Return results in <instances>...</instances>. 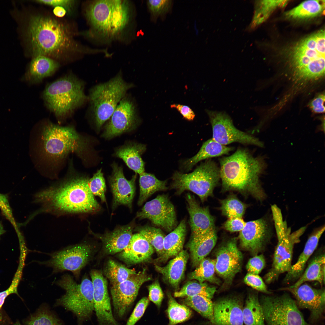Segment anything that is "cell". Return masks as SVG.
<instances>
[{
    "mask_svg": "<svg viewBox=\"0 0 325 325\" xmlns=\"http://www.w3.org/2000/svg\"><path fill=\"white\" fill-rule=\"evenodd\" d=\"M53 12L54 14L57 17H63L67 12L66 10L62 7H56L54 8Z\"/></svg>",
    "mask_w": 325,
    "mask_h": 325,
    "instance_id": "obj_58",
    "label": "cell"
},
{
    "mask_svg": "<svg viewBox=\"0 0 325 325\" xmlns=\"http://www.w3.org/2000/svg\"><path fill=\"white\" fill-rule=\"evenodd\" d=\"M265 265V257L262 254L256 255L250 258L246 265L248 273L258 274L262 271Z\"/></svg>",
    "mask_w": 325,
    "mask_h": 325,
    "instance_id": "obj_53",
    "label": "cell"
},
{
    "mask_svg": "<svg viewBox=\"0 0 325 325\" xmlns=\"http://www.w3.org/2000/svg\"><path fill=\"white\" fill-rule=\"evenodd\" d=\"M146 149L144 144H130L117 149L115 155L122 159L130 169L139 175L144 172V162L141 155Z\"/></svg>",
    "mask_w": 325,
    "mask_h": 325,
    "instance_id": "obj_33",
    "label": "cell"
},
{
    "mask_svg": "<svg viewBox=\"0 0 325 325\" xmlns=\"http://www.w3.org/2000/svg\"><path fill=\"white\" fill-rule=\"evenodd\" d=\"M173 2L170 0H150L147 2L148 10L152 22H156L158 18L163 19L172 10Z\"/></svg>",
    "mask_w": 325,
    "mask_h": 325,
    "instance_id": "obj_46",
    "label": "cell"
},
{
    "mask_svg": "<svg viewBox=\"0 0 325 325\" xmlns=\"http://www.w3.org/2000/svg\"><path fill=\"white\" fill-rule=\"evenodd\" d=\"M189 256L187 252L183 250L166 265L161 266L155 264V268L162 275L165 281L177 289L184 277Z\"/></svg>",
    "mask_w": 325,
    "mask_h": 325,
    "instance_id": "obj_28",
    "label": "cell"
},
{
    "mask_svg": "<svg viewBox=\"0 0 325 325\" xmlns=\"http://www.w3.org/2000/svg\"><path fill=\"white\" fill-rule=\"evenodd\" d=\"M172 188L179 195L189 190L198 195L203 202L213 195L214 188L220 180L219 167L213 160L208 159L192 172L184 174L176 172L172 177Z\"/></svg>",
    "mask_w": 325,
    "mask_h": 325,
    "instance_id": "obj_9",
    "label": "cell"
},
{
    "mask_svg": "<svg viewBox=\"0 0 325 325\" xmlns=\"http://www.w3.org/2000/svg\"><path fill=\"white\" fill-rule=\"evenodd\" d=\"M136 217L149 219L154 225L170 232L177 226L174 206L168 196L162 194L147 202L138 212Z\"/></svg>",
    "mask_w": 325,
    "mask_h": 325,
    "instance_id": "obj_16",
    "label": "cell"
},
{
    "mask_svg": "<svg viewBox=\"0 0 325 325\" xmlns=\"http://www.w3.org/2000/svg\"><path fill=\"white\" fill-rule=\"evenodd\" d=\"M243 323L245 325H265L264 314L255 293L250 294L243 310Z\"/></svg>",
    "mask_w": 325,
    "mask_h": 325,
    "instance_id": "obj_36",
    "label": "cell"
},
{
    "mask_svg": "<svg viewBox=\"0 0 325 325\" xmlns=\"http://www.w3.org/2000/svg\"><path fill=\"white\" fill-rule=\"evenodd\" d=\"M278 240L273 257L271 267L265 275V282L270 284L277 280L281 274L287 272L292 266L293 249L295 244L300 241V238L306 229L302 227L291 234L283 218L278 216L274 219Z\"/></svg>",
    "mask_w": 325,
    "mask_h": 325,
    "instance_id": "obj_11",
    "label": "cell"
},
{
    "mask_svg": "<svg viewBox=\"0 0 325 325\" xmlns=\"http://www.w3.org/2000/svg\"><path fill=\"white\" fill-rule=\"evenodd\" d=\"M60 65L57 61L47 56L34 57L25 75L26 79L31 84L40 83L45 78L54 74Z\"/></svg>",
    "mask_w": 325,
    "mask_h": 325,
    "instance_id": "obj_29",
    "label": "cell"
},
{
    "mask_svg": "<svg viewBox=\"0 0 325 325\" xmlns=\"http://www.w3.org/2000/svg\"><path fill=\"white\" fill-rule=\"evenodd\" d=\"M244 281L247 285L252 288L268 294H270L264 281L258 274L248 273L245 276Z\"/></svg>",
    "mask_w": 325,
    "mask_h": 325,
    "instance_id": "obj_51",
    "label": "cell"
},
{
    "mask_svg": "<svg viewBox=\"0 0 325 325\" xmlns=\"http://www.w3.org/2000/svg\"><path fill=\"white\" fill-rule=\"evenodd\" d=\"M94 251L93 245L83 242L55 252L48 260L40 263L52 268L54 273L70 271L77 279L81 269L91 259Z\"/></svg>",
    "mask_w": 325,
    "mask_h": 325,
    "instance_id": "obj_13",
    "label": "cell"
},
{
    "mask_svg": "<svg viewBox=\"0 0 325 325\" xmlns=\"http://www.w3.org/2000/svg\"><path fill=\"white\" fill-rule=\"evenodd\" d=\"M325 1L307 0L287 11L285 17L289 19L301 20L313 18L324 13Z\"/></svg>",
    "mask_w": 325,
    "mask_h": 325,
    "instance_id": "obj_35",
    "label": "cell"
},
{
    "mask_svg": "<svg viewBox=\"0 0 325 325\" xmlns=\"http://www.w3.org/2000/svg\"><path fill=\"white\" fill-rule=\"evenodd\" d=\"M84 14L90 26L86 35L106 42L122 39L133 15L127 0L91 1L86 6Z\"/></svg>",
    "mask_w": 325,
    "mask_h": 325,
    "instance_id": "obj_4",
    "label": "cell"
},
{
    "mask_svg": "<svg viewBox=\"0 0 325 325\" xmlns=\"http://www.w3.org/2000/svg\"><path fill=\"white\" fill-rule=\"evenodd\" d=\"M139 175L140 194L138 202L139 206L155 192L168 189L166 180H159L153 175L145 172Z\"/></svg>",
    "mask_w": 325,
    "mask_h": 325,
    "instance_id": "obj_37",
    "label": "cell"
},
{
    "mask_svg": "<svg viewBox=\"0 0 325 325\" xmlns=\"http://www.w3.org/2000/svg\"><path fill=\"white\" fill-rule=\"evenodd\" d=\"M215 260L205 258L197 267L196 269L188 275L189 279L195 280L200 283L207 281L218 283V281L215 275Z\"/></svg>",
    "mask_w": 325,
    "mask_h": 325,
    "instance_id": "obj_44",
    "label": "cell"
},
{
    "mask_svg": "<svg viewBox=\"0 0 325 325\" xmlns=\"http://www.w3.org/2000/svg\"><path fill=\"white\" fill-rule=\"evenodd\" d=\"M135 229L147 239L159 257L162 255L163 253V240L165 236L161 229L146 225L137 227Z\"/></svg>",
    "mask_w": 325,
    "mask_h": 325,
    "instance_id": "obj_45",
    "label": "cell"
},
{
    "mask_svg": "<svg viewBox=\"0 0 325 325\" xmlns=\"http://www.w3.org/2000/svg\"><path fill=\"white\" fill-rule=\"evenodd\" d=\"M216 291L215 287L209 286L205 282L191 280L179 290L175 291L174 296L175 297H183L200 295L212 299Z\"/></svg>",
    "mask_w": 325,
    "mask_h": 325,
    "instance_id": "obj_40",
    "label": "cell"
},
{
    "mask_svg": "<svg viewBox=\"0 0 325 325\" xmlns=\"http://www.w3.org/2000/svg\"><path fill=\"white\" fill-rule=\"evenodd\" d=\"M136 273L135 270L111 259L107 261L103 270L104 275L112 286L123 281Z\"/></svg>",
    "mask_w": 325,
    "mask_h": 325,
    "instance_id": "obj_39",
    "label": "cell"
},
{
    "mask_svg": "<svg viewBox=\"0 0 325 325\" xmlns=\"http://www.w3.org/2000/svg\"><path fill=\"white\" fill-rule=\"evenodd\" d=\"M26 323V325H62L55 315L45 309H41L31 315Z\"/></svg>",
    "mask_w": 325,
    "mask_h": 325,
    "instance_id": "obj_47",
    "label": "cell"
},
{
    "mask_svg": "<svg viewBox=\"0 0 325 325\" xmlns=\"http://www.w3.org/2000/svg\"><path fill=\"white\" fill-rule=\"evenodd\" d=\"M271 235L267 221L262 218L246 222L239 236L241 246L256 255L265 248Z\"/></svg>",
    "mask_w": 325,
    "mask_h": 325,
    "instance_id": "obj_20",
    "label": "cell"
},
{
    "mask_svg": "<svg viewBox=\"0 0 325 325\" xmlns=\"http://www.w3.org/2000/svg\"><path fill=\"white\" fill-rule=\"evenodd\" d=\"M90 275L94 288V311L99 325H118L112 312L106 278L97 270H92Z\"/></svg>",
    "mask_w": 325,
    "mask_h": 325,
    "instance_id": "obj_21",
    "label": "cell"
},
{
    "mask_svg": "<svg viewBox=\"0 0 325 325\" xmlns=\"http://www.w3.org/2000/svg\"><path fill=\"white\" fill-rule=\"evenodd\" d=\"M88 184L93 195L99 197L102 202L106 203L105 196L106 186L101 169L98 170L92 178L88 179Z\"/></svg>",
    "mask_w": 325,
    "mask_h": 325,
    "instance_id": "obj_48",
    "label": "cell"
},
{
    "mask_svg": "<svg viewBox=\"0 0 325 325\" xmlns=\"http://www.w3.org/2000/svg\"><path fill=\"white\" fill-rule=\"evenodd\" d=\"M243 306L236 298L227 297L213 303V324L243 325Z\"/></svg>",
    "mask_w": 325,
    "mask_h": 325,
    "instance_id": "obj_24",
    "label": "cell"
},
{
    "mask_svg": "<svg viewBox=\"0 0 325 325\" xmlns=\"http://www.w3.org/2000/svg\"><path fill=\"white\" fill-rule=\"evenodd\" d=\"M84 89V82L69 74L48 85L42 96L47 108L61 123L88 100Z\"/></svg>",
    "mask_w": 325,
    "mask_h": 325,
    "instance_id": "obj_6",
    "label": "cell"
},
{
    "mask_svg": "<svg viewBox=\"0 0 325 325\" xmlns=\"http://www.w3.org/2000/svg\"><path fill=\"white\" fill-rule=\"evenodd\" d=\"M185 219L182 220L173 230L164 238L163 253L154 260L156 263H164L174 258L182 250L186 234Z\"/></svg>",
    "mask_w": 325,
    "mask_h": 325,
    "instance_id": "obj_30",
    "label": "cell"
},
{
    "mask_svg": "<svg viewBox=\"0 0 325 325\" xmlns=\"http://www.w3.org/2000/svg\"><path fill=\"white\" fill-rule=\"evenodd\" d=\"M23 270L21 268L18 267L10 286L5 291L0 292V311L8 296L12 294L18 295L17 288L21 278Z\"/></svg>",
    "mask_w": 325,
    "mask_h": 325,
    "instance_id": "obj_49",
    "label": "cell"
},
{
    "mask_svg": "<svg viewBox=\"0 0 325 325\" xmlns=\"http://www.w3.org/2000/svg\"><path fill=\"white\" fill-rule=\"evenodd\" d=\"M24 36L33 57L44 55L58 60H67L77 54L98 53L75 39L76 33L69 24L57 18L42 14L28 17Z\"/></svg>",
    "mask_w": 325,
    "mask_h": 325,
    "instance_id": "obj_1",
    "label": "cell"
},
{
    "mask_svg": "<svg viewBox=\"0 0 325 325\" xmlns=\"http://www.w3.org/2000/svg\"><path fill=\"white\" fill-rule=\"evenodd\" d=\"M102 136L110 139L135 129L140 121L132 100L125 96L120 101L110 118Z\"/></svg>",
    "mask_w": 325,
    "mask_h": 325,
    "instance_id": "obj_17",
    "label": "cell"
},
{
    "mask_svg": "<svg viewBox=\"0 0 325 325\" xmlns=\"http://www.w3.org/2000/svg\"><path fill=\"white\" fill-rule=\"evenodd\" d=\"M184 303L213 323V303L211 299L200 295L186 297Z\"/></svg>",
    "mask_w": 325,
    "mask_h": 325,
    "instance_id": "obj_42",
    "label": "cell"
},
{
    "mask_svg": "<svg viewBox=\"0 0 325 325\" xmlns=\"http://www.w3.org/2000/svg\"><path fill=\"white\" fill-rule=\"evenodd\" d=\"M212 130V139L224 145L234 142L262 147L263 144L255 137L237 128L230 117L223 112L207 110Z\"/></svg>",
    "mask_w": 325,
    "mask_h": 325,
    "instance_id": "obj_14",
    "label": "cell"
},
{
    "mask_svg": "<svg viewBox=\"0 0 325 325\" xmlns=\"http://www.w3.org/2000/svg\"><path fill=\"white\" fill-rule=\"evenodd\" d=\"M5 232V231L4 230L2 224L0 223V237Z\"/></svg>",
    "mask_w": 325,
    "mask_h": 325,
    "instance_id": "obj_59",
    "label": "cell"
},
{
    "mask_svg": "<svg viewBox=\"0 0 325 325\" xmlns=\"http://www.w3.org/2000/svg\"><path fill=\"white\" fill-rule=\"evenodd\" d=\"M217 239L216 229L200 236H191L187 244L192 265L197 267L210 252Z\"/></svg>",
    "mask_w": 325,
    "mask_h": 325,
    "instance_id": "obj_31",
    "label": "cell"
},
{
    "mask_svg": "<svg viewBox=\"0 0 325 325\" xmlns=\"http://www.w3.org/2000/svg\"><path fill=\"white\" fill-rule=\"evenodd\" d=\"M152 279L144 269L123 281L112 286L110 292L114 311L117 316H124L136 299L141 286Z\"/></svg>",
    "mask_w": 325,
    "mask_h": 325,
    "instance_id": "obj_15",
    "label": "cell"
},
{
    "mask_svg": "<svg viewBox=\"0 0 325 325\" xmlns=\"http://www.w3.org/2000/svg\"><path fill=\"white\" fill-rule=\"evenodd\" d=\"M148 299L159 308L161 306L164 294L158 281L156 280L148 286Z\"/></svg>",
    "mask_w": 325,
    "mask_h": 325,
    "instance_id": "obj_52",
    "label": "cell"
},
{
    "mask_svg": "<svg viewBox=\"0 0 325 325\" xmlns=\"http://www.w3.org/2000/svg\"><path fill=\"white\" fill-rule=\"evenodd\" d=\"M325 227H322L310 236L304 249L296 262L292 265L284 278L283 283L288 284L296 281L303 274L308 261L316 249L319 240L324 232Z\"/></svg>",
    "mask_w": 325,
    "mask_h": 325,
    "instance_id": "obj_27",
    "label": "cell"
},
{
    "mask_svg": "<svg viewBox=\"0 0 325 325\" xmlns=\"http://www.w3.org/2000/svg\"><path fill=\"white\" fill-rule=\"evenodd\" d=\"M259 301L266 325H314L305 320L295 300L286 293L263 296Z\"/></svg>",
    "mask_w": 325,
    "mask_h": 325,
    "instance_id": "obj_12",
    "label": "cell"
},
{
    "mask_svg": "<svg viewBox=\"0 0 325 325\" xmlns=\"http://www.w3.org/2000/svg\"><path fill=\"white\" fill-rule=\"evenodd\" d=\"M325 260L324 254L314 257L310 261L301 277L293 284L288 287H297L307 282L316 281L321 286L325 283Z\"/></svg>",
    "mask_w": 325,
    "mask_h": 325,
    "instance_id": "obj_34",
    "label": "cell"
},
{
    "mask_svg": "<svg viewBox=\"0 0 325 325\" xmlns=\"http://www.w3.org/2000/svg\"><path fill=\"white\" fill-rule=\"evenodd\" d=\"M149 302L148 298L144 297L137 303L126 325H135L143 315Z\"/></svg>",
    "mask_w": 325,
    "mask_h": 325,
    "instance_id": "obj_50",
    "label": "cell"
},
{
    "mask_svg": "<svg viewBox=\"0 0 325 325\" xmlns=\"http://www.w3.org/2000/svg\"><path fill=\"white\" fill-rule=\"evenodd\" d=\"M243 260L237 239L231 238L222 245L216 254L215 269L226 283H230L241 269Z\"/></svg>",
    "mask_w": 325,
    "mask_h": 325,
    "instance_id": "obj_19",
    "label": "cell"
},
{
    "mask_svg": "<svg viewBox=\"0 0 325 325\" xmlns=\"http://www.w3.org/2000/svg\"><path fill=\"white\" fill-rule=\"evenodd\" d=\"M246 223L242 218H229L224 223L222 227L225 230L231 232H240L243 228Z\"/></svg>",
    "mask_w": 325,
    "mask_h": 325,
    "instance_id": "obj_55",
    "label": "cell"
},
{
    "mask_svg": "<svg viewBox=\"0 0 325 325\" xmlns=\"http://www.w3.org/2000/svg\"><path fill=\"white\" fill-rule=\"evenodd\" d=\"M135 227L134 222L116 227L113 231L102 234L92 232L102 242L104 253L113 255L122 251L128 245L133 235Z\"/></svg>",
    "mask_w": 325,
    "mask_h": 325,
    "instance_id": "obj_25",
    "label": "cell"
},
{
    "mask_svg": "<svg viewBox=\"0 0 325 325\" xmlns=\"http://www.w3.org/2000/svg\"><path fill=\"white\" fill-rule=\"evenodd\" d=\"M133 87V84L124 80L120 73L109 81L98 84L90 90L88 99L98 129L110 119L127 91Z\"/></svg>",
    "mask_w": 325,
    "mask_h": 325,
    "instance_id": "obj_8",
    "label": "cell"
},
{
    "mask_svg": "<svg viewBox=\"0 0 325 325\" xmlns=\"http://www.w3.org/2000/svg\"><path fill=\"white\" fill-rule=\"evenodd\" d=\"M171 108L176 109L188 121H192L195 115L193 110L188 106L179 104H173L170 106Z\"/></svg>",
    "mask_w": 325,
    "mask_h": 325,
    "instance_id": "obj_57",
    "label": "cell"
},
{
    "mask_svg": "<svg viewBox=\"0 0 325 325\" xmlns=\"http://www.w3.org/2000/svg\"><path fill=\"white\" fill-rule=\"evenodd\" d=\"M60 183L42 190L35 197L42 212L58 213L96 212L101 207L91 193L88 178L72 175Z\"/></svg>",
    "mask_w": 325,
    "mask_h": 325,
    "instance_id": "obj_2",
    "label": "cell"
},
{
    "mask_svg": "<svg viewBox=\"0 0 325 325\" xmlns=\"http://www.w3.org/2000/svg\"><path fill=\"white\" fill-rule=\"evenodd\" d=\"M13 325H21L20 323L18 321H17Z\"/></svg>",
    "mask_w": 325,
    "mask_h": 325,
    "instance_id": "obj_60",
    "label": "cell"
},
{
    "mask_svg": "<svg viewBox=\"0 0 325 325\" xmlns=\"http://www.w3.org/2000/svg\"><path fill=\"white\" fill-rule=\"evenodd\" d=\"M325 31L301 40L291 48L289 62L293 76L303 82L317 80L324 75Z\"/></svg>",
    "mask_w": 325,
    "mask_h": 325,
    "instance_id": "obj_5",
    "label": "cell"
},
{
    "mask_svg": "<svg viewBox=\"0 0 325 325\" xmlns=\"http://www.w3.org/2000/svg\"><path fill=\"white\" fill-rule=\"evenodd\" d=\"M325 97L324 93L318 94L309 103V106L313 112L315 113H324Z\"/></svg>",
    "mask_w": 325,
    "mask_h": 325,
    "instance_id": "obj_56",
    "label": "cell"
},
{
    "mask_svg": "<svg viewBox=\"0 0 325 325\" xmlns=\"http://www.w3.org/2000/svg\"><path fill=\"white\" fill-rule=\"evenodd\" d=\"M65 294L57 304L73 312L81 323L89 318L94 311V288L91 280L84 277L80 283L70 274H66L56 282Z\"/></svg>",
    "mask_w": 325,
    "mask_h": 325,
    "instance_id": "obj_10",
    "label": "cell"
},
{
    "mask_svg": "<svg viewBox=\"0 0 325 325\" xmlns=\"http://www.w3.org/2000/svg\"><path fill=\"white\" fill-rule=\"evenodd\" d=\"M233 150V147L222 145L212 138L210 139L203 144L196 155L183 162V167L186 171L190 170L199 161L228 154Z\"/></svg>",
    "mask_w": 325,
    "mask_h": 325,
    "instance_id": "obj_32",
    "label": "cell"
},
{
    "mask_svg": "<svg viewBox=\"0 0 325 325\" xmlns=\"http://www.w3.org/2000/svg\"><path fill=\"white\" fill-rule=\"evenodd\" d=\"M190 218L189 224L192 237L202 235L216 228L215 219L208 207H202L194 196L190 193L185 197Z\"/></svg>",
    "mask_w": 325,
    "mask_h": 325,
    "instance_id": "obj_23",
    "label": "cell"
},
{
    "mask_svg": "<svg viewBox=\"0 0 325 325\" xmlns=\"http://www.w3.org/2000/svg\"><path fill=\"white\" fill-rule=\"evenodd\" d=\"M288 0H261L256 2L251 27H255L265 21L278 8L285 7Z\"/></svg>",
    "mask_w": 325,
    "mask_h": 325,
    "instance_id": "obj_38",
    "label": "cell"
},
{
    "mask_svg": "<svg viewBox=\"0 0 325 325\" xmlns=\"http://www.w3.org/2000/svg\"><path fill=\"white\" fill-rule=\"evenodd\" d=\"M219 162L223 192L236 191L259 201L265 199L266 195L259 179L264 169L262 159L253 156L247 149L239 148L231 155L221 158Z\"/></svg>",
    "mask_w": 325,
    "mask_h": 325,
    "instance_id": "obj_3",
    "label": "cell"
},
{
    "mask_svg": "<svg viewBox=\"0 0 325 325\" xmlns=\"http://www.w3.org/2000/svg\"><path fill=\"white\" fill-rule=\"evenodd\" d=\"M40 140L42 155L53 163L71 153L82 157L87 148L86 140L72 126H62L50 122L43 126Z\"/></svg>",
    "mask_w": 325,
    "mask_h": 325,
    "instance_id": "obj_7",
    "label": "cell"
},
{
    "mask_svg": "<svg viewBox=\"0 0 325 325\" xmlns=\"http://www.w3.org/2000/svg\"><path fill=\"white\" fill-rule=\"evenodd\" d=\"M220 202L219 209L222 214L228 218H242L248 207L247 205L242 202L234 194H231L220 200Z\"/></svg>",
    "mask_w": 325,
    "mask_h": 325,
    "instance_id": "obj_43",
    "label": "cell"
},
{
    "mask_svg": "<svg viewBox=\"0 0 325 325\" xmlns=\"http://www.w3.org/2000/svg\"><path fill=\"white\" fill-rule=\"evenodd\" d=\"M39 4H43L51 6L53 8L60 7L64 8L67 11V14H70L73 11L76 1L72 0H40L35 1Z\"/></svg>",
    "mask_w": 325,
    "mask_h": 325,
    "instance_id": "obj_54",
    "label": "cell"
},
{
    "mask_svg": "<svg viewBox=\"0 0 325 325\" xmlns=\"http://www.w3.org/2000/svg\"><path fill=\"white\" fill-rule=\"evenodd\" d=\"M281 289L288 291L293 295L298 308L309 311L311 321L318 322L322 318L325 308L324 288H314L305 283L295 288L288 287Z\"/></svg>",
    "mask_w": 325,
    "mask_h": 325,
    "instance_id": "obj_18",
    "label": "cell"
},
{
    "mask_svg": "<svg viewBox=\"0 0 325 325\" xmlns=\"http://www.w3.org/2000/svg\"><path fill=\"white\" fill-rule=\"evenodd\" d=\"M154 250L147 239L138 233L133 235L126 247L119 254L120 259L128 265L149 261Z\"/></svg>",
    "mask_w": 325,
    "mask_h": 325,
    "instance_id": "obj_26",
    "label": "cell"
},
{
    "mask_svg": "<svg viewBox=\"0 0 325 325\" xmlns=\"http://www.w3.org/2000/svg\"><path fill=\"white\" fill-rule=\"evenodd\" d=\"M167 296L168 305L166 311L169 320L168 325H176L190 318L192 312L187 306L178 303L169 292Z\"/></svg>",
    "mask_w": 325,
    "mask_h": 325,
    "instance_id": "obj_41",
    "label": "cell"
},
{
    "mask_svg": "<svg viewBox=\"0 0 325 325\" xmlns=\"http://www.w3.org/2000/svg\"><path fill=\"white\" fill-rule=\"evenodd\" d=\"M111 166L113 171L109 181L113 195V209L120 205L125 206L131 209L135 192L136 175L128 180L124 176L122 167L115 163Z\"/></svg>",
    "mask_w": 325,
    "mask_h": 325,
    "instance_id": "obj_22",
    "label": "cell"
}]
</instances>
